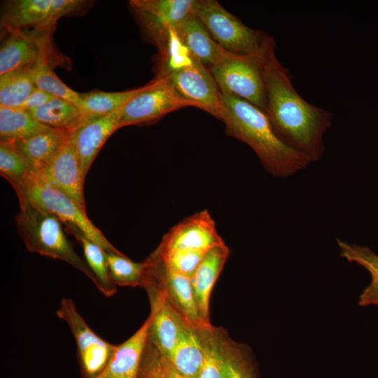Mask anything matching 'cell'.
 <instances>
[{
	"instance_id": "obj_1",
	"label": "cell",
	"mask_w": 378,
	"mask_h": 378,
	"mask_svg": "<svg viewBox=\"0 0 378 378\" xmlns=\"http://www.w3.org/2000/svg\"><path fill=\"white\" fill-rule=\"evenodd\" d=\"M267 110L277 136L311 162L324 153L323 136L330 127L332 114L304 99L295 89L291 75L275 52L262 62Z\"/></svg>"
},
{
	"instance_id": "obj_2",
	"label": "cell",
	"mask_w": 378,
	"mask_h": 378,
	"mask_svg": "<svg viewBox=\"0 0 378 378\" xmlns=\"http://www.w3.org/2000/svg\"><path fill=\"white\" fill-rule=\"evenodd\" d=\"M219 89L226 108L223 121L226 134L251 147L268 173L286 178L311 163L307 156L277 136L263 111L222 88Z\"/></svg>"
},
{
	"instance_id": "obj_3",
	"label": "cell",
	"mask_w": 378,
	"mask_h": 378,
	"mask_svg": "<svg viewBox=\"0 0 378 378\" xmlns=\"http://www.w3.org/2000/svg\"><path fill=\"white\" fill-rule=\"evenodd\" d=\"M19 202L20 211L15 222L27 249L68 263L84 274L96 286L95 276L68 240L62 221L50 212L27 202Z\"/></svg>"
},
{
	"instance_id": "obj_4",
	"label": "cell",
	"mask_w": 378,
	"mask_h": 378,
	"mask_svg": "<svg viewBox=\"0 0 378 378\" xmlns=\"http://www.w3.org/2000/svg\"><path fill=\"white\" fill-rule=\"evenodd\" d=\"M195 15L229 52L264 60L275 50L272 36L247 27L216 0H196Z\"/></svg>"
},
{
	"instance_id": "obj_5",
	"label": "cell",
	"mask_w": 378,
	"mask_h": 378,
	"mask_svg": "<svg viewBox=\"0 0 378 378\" xmlns=\"http://www.w3.org/2000/svg\"><path fill=\"white\" fill-rule=\"evenodd\" d=\"M13 188L19 201L27 202L52 213L65 225H74L106 252H120L88 218L86 210L67 195L41 180L36 172L27 181Z\"/></svg>"
},
{
	"instance_id": "obj_6",
	"label": "cell",
	"mask_w": 378,
	"mask_h": 378,
	"mask_svg": "<svg viewBox=\"0 0 378 378\" xmlns=\"http://www.w3.org/2000/svg\"><path fill=\"white\" fill-rule=\"evenodd\" d=\"M265 60V59H264ZM262 59L232 54L210 71L219 88L267 110Z\"/></svg>"
},
{
	"instance_id": "obj_7",
	"label": "cell",
	"mask_w": 378,
	"mask_h": 378,
	"mask_svg": "<svg viewBox=\"0 0 378 378\" xmlns=\"http://www.w3.org/2000/svg\"><path fill=\"white\" fill-rule=\"evenodd\" d=\"M187 106L197 107L177 92L167 77L159 74L125 106L118 128L148 123Z\"/></svg>"
},
{
	"instance_id": "obj_8",
	"label": "cell",
	"mask_w": 378,
	"mask_h": 378,
	"mask_svg": "<svg viewBox=\"0 0 378 378\" xmlns=\"http://www.w3.org/2000/svg\"><path fill=\"white\" fill-rule=\"evenodd\" d=\"M159 74L167 77L183 98L224 120L226 108L218 85L211 71L195 57L181 67Z\"/></svg>"
},
{
	"instance_id": "obj_9",
	"label": "cell",
	"mask_w": 378,
	"mask_h": 378,
	"mask_svg": "<svg viewBox=\"0 0 378 378\" xmlns=\"http://www.w3.org/2000/svg\"><path fill=\"white\" fill-rule=\"evenodd\" d=\"M56 315L66 323L75 339L84 378L97 376L106 365L115 345L101 338L90 328L71 298H62Z\"/></svg>"
},
{
	"instance_id": "obj_10",
	"label": "cell",
	"mask_w": 378,
	"mask_h": 378,
	"mask_svg": "<svg viewBox=\"0 0 378 378\" xmlns=\"http://www.w3.org/2000/svg\"><path fill=\"white\" fill-rule=\"evenodd\" d=\"M0 48V75L34 66L41 60L54 62L52 31L38 29L7 31Z\"/></svg>"
},
{
	"instance_id": "obj_11",
	"label": "cell",
	"mask_w": 378,
	"mask_h": 378,
	"mask_svg": "<svg viewBox=\"0 0 378 378\" xmlns=\"http://www.w3.org/2000/svg\"><path fill=\"white\" fill-rule=\"evenodd\" d=\"M225 244L214 219L206 210L197 212L174 226L163 237L158 248L164 253L176 251L207 252Z\"/></svg>"
},
{
	"instance_id": "obj_12",
	"label": "cell",
	"mask_w": 378,
	"mask_h": 378,
	"mask_svg": "<svg viewBox=\"0 0 378 378\" xmlns=\"http://www.w3.org/2000/svg\"><path fill=\"white\" fill-rule=\"evenodd\" d=\"M36 176L72 198L85 209L83 192L85 178L72 141L69 136L57 154Z\"/></svg>"
},
{
	"instance_id": "obj_13",
	"label": "cell",
	"mask_w": 378,
	"mask_h": 378,
	"mask_svg": "<svg viewBox=\"0 0 378 378\" xmlns=\"http://www.w3.org/2000/svg\"><path fill=\"white\" fill-rule=\"evenodd\" d=\"M125 106L108 115L89 120L69 133L85 178L102 146L119 129L118 124Z\"/></svg>"
},
{
	"instance_id": "obj_14",
	"label": "cell",
	"mask_w": 378,
	"mask_h": 378,
	"mask_svg": "<svg viewBox=\"0 0 378 378\" xmlns=\"http://www.w3.org/2000/svg\"><path fill=\"white\" fill-rule=\"evenodd\" d=\"M153 318L150 311L146 321L130 338L115 345L105 368L93 378H139Z\"/></svg>"
},
{
	"instance_id": "obj_15",
	"label": "cell",
	"mask_w": 378,
	"mask_h": 378,
	"mask_svg": "<svg viewBox=\"0 0 378 378\" xmlns=\"http://www.w3.org/2000/svg\"><path fill=\"white\" fill-rule=\"evenodd\" d=\"M153 318L148 340L165 357L168 358L185 328L189 325L160 295H148Z\"/></svg>"
},
{
	"instance_id": "obj_16",
	"label": "cell",
	"mask_w": 378,
	"mask_h": 378,
	"mask_svg": "<svg viewBox=\"0 0 378 378\" xmlns=\"http://www.w3.org/2000/svg\"><path fill=\"white\" fill-rule=\"evenodd\" d=\"M230 253L225 244L209 250L190 278L195 304L200 319L206 328L212 327L209 317V298L213 287Z\"/></svg>"
},
{
	"instance_id": "obj_17",
	"label": "cell",
	"mask_w": 378,
	"mask_h": 378,
	"mask_svg": "<svg viewBox=\"0 0 378 378\" xmlns=\"http://www.w3.org/2000/svg\"><path fill=\"white\" fill-rule=\"evenodd\" d=\"M170 27L190 55L205 66L211 68L233 54L213 39L195 15Z\"/></svg>"
},
{
	"instance_id": "obj_18",
	"label": "cell",
	"mask_w": 378,
	"mask_h": 378,
	"mask_svg": "<svg viewBox=\"0 0 378 378\" xmlns=\"http://www.w3.org/2000/svg\"><path fill=\"white\" fill-rule=\"evenodd\" d=\"M52 0H17L8 1L1 13V25L7 31L32 28L52 31L47 28Z\"/></svg>"
},
{
	"instance_id": "obj_19",
	"label": "cell",
	"mask_w": 378,
	"mask_h": 378,
	"mask_svg": "<svg viewBox=\"0 0 378 378\" xmlns=\"http://www.w3.org/2000/svg\"><path fill=\"white\" fill-rule=\"evenodd\" d=\"M70 132L50 128L12 143L34 170L45 168L60 150Z\"/></svg>"
},
{
	"instance_id": "obj_20",
	"label": "cell",
	"mask_w": 378,
	"mask_h": 378,
	"mask_svg": "<svg viewBox=\"0 0 378 378\" xmlns=\"http://www.w3.org/2000/svg\"><path fill=\"white\" fill-rule=\"evenodd\" d=\"M204 357V346L200 330L188 325L175 348L167 358L181 374L197 378Z\"/></svg>"
},
{
	"instance_id": "obj_21",
	"label": "cell",
	"mask_w": 378,
	"mask_h": 378,
	"mask_svg": "<svg viewBox=\"0 0 378 378\" xmlns=\"http://www.w3.org/2000/svg\"><path fill=\"white\" fill-rule=\"evenodd\" d=\"M29 113L41 124L68 132L74 131L87 122L78 106L58 97Z\"/></svg>"
},
{
	"instance_id": "obj_22",
	"label": "cell",
	"mask_w": 378,
	"mask_h": 378,
	"mask_svg": "<svg viewBox=\"0 0 378 378\" xmlns=\"http://www.w3.org/2000/svg\"><path fill=\"white\" fill-rule=\"evenodd\" d=\"M196 0H133L136 13L165 26H174L195 15Z\"/></svg>"
},
{
	"instance_id": "obj_23",
	"label": "cell",
	"mask_w": 378,
	"mask_h": 378,
	"mask_svg": "<svg viewBox=\"0 0 378 378\" xmlns=\"http://www.w3.org/2000/svg\"><path fill=\"white\" fill-rule=\"evenodd\" d=\"M67 230L80 243L86 263L97 280L96 287L106 297H111L117 288L112 281L106 258V251L99 245L87 238L74 225H66Z\"/></svg>"
},
{
	"instance_id": "obj_24",
	"label": "cell",
	"mask_w": 378,
	"mask_h": 378,
	"mask_svg": "<svg viewBox=\"0 0 378 378\" xmlns=\"http://www.w3.org/2000/svg\"><path fill=\"white\" fill-rule=\"evenodd\" d=\"M146 85L139 88L115 92H90L80 93L77 106L87 121L108 115L126 105L136 95L142 92Z\"/></svg>"
},
{
	"instance_id": "obj_25",
	"label": "cell",
	"mask_w": 378,
	"mask_h": 378,
	"mask_svg": "<svg viewBox=\"0 0 378 378\" xmlns=\"http://www.w3.org/2000/svg\"><path fill=\"white\" fill-rule=\"evenodd\" d=\"M50 128L36 121L29 111L20 108L0 107L1 141L13 142Z\"/></svg>"
},
{
	"instance_id": "obj_26",
	"label": "cell",
	"mask_w": 378,
	"mask_h": 378,
	"mask_svg": "<svg viewBox=\"0 0 378 378\" xmlns=\"http://www.w3.org/2000/svg\"><path fill=\"white\" fill-rule=\"evenodd\" d=\"M32 66L0 75V107L20 108L36 88Z\"/></svg>"
},
{
	"instance_id": "obj_27",
	"label": "cell",
	"mask_w": 378,
	"mask_h": 378,
	"mask_svg": "<svg viewBox=\"0 0 378 378\" xmlns=\"http://www.w3.org/2000/svg\"><path fill=\"white\" fill-rule=\"evenodd\" d=\"M110 276L115 286L143 287L147 266L146 260L136 262L122 253L106 252Z\"/></svg>"
},
{
	"instance_id": "obj_28",
	"label": "cell",
	"mask_w": 378,
	"mask_h": 378,
	"mask_svg": "<svg viewBox=\"0 0 378 378\" xmlns=\"http://www.w3.org/2000/svg\"><path fill=\"white\" fill-rule=\"evenodd\" d=\"M200 330L204 346V357L197 378H225L222 331L213 327Z\"/></svg>"
},
{
	"instance_id": "obj_29",
	"label": "cell",
	"mask_w": 378,
	"mask_h": 378,
	"mask_svg": "<svg viewBox=\"0 0 378 378\" xmlns=\"http://www.w3.org/2000/svg\"><path fill=\"white\" fill-rule=\"evenodd\" d=\"M36 172L29 162L8 141L0 142V173L15 188L27 181Z\"/></svg>"
},
{
	"instance_id": "obj_30",
	"label": "cell",
	"mask_w": 378,
	"mask_h": 378,
	"mask_svg": "<svg viewBox=\"0 0 378 378\" xmlns=\"http://www.w3.org/2000/svg\"><path fill=\"white\" fill-rule=\"evenodd\" d=\"M32 76L36 88L77 106L80 93L71 90L52 71L50 62L41 60L34 64L32 66Z\"/></svg>"
},
{
	"instance_id": "obj_31",
	"label": "cell",
	"mask_w": 378,
	"mask_h": 378,
	"mask_svg": "<svg viewBox=\"0 0 378 378\" xmlns=\"http://www.w3.org/2000/svg\"><path fill=\"white\" fill-rule=\"evenodd\" d=\"M222 348L225 378H255L246 346L235 343L223 334Z\"/></svg>"
},
{
	"instance_id": "obj_32",
	"label": "cell",
	"mask_w": 378,
	"mask_h": 378,
	"mask_svg": "<svg viewBox=\"0 0 378 378\" xmlns=\"http://www.w3.org/2000/svg\"><path fill=\"white\" fill-rule=\"evenodd\" d=\"M155 251L168 267L189 278L193 275L206 253L199 251L164 253L158 247Z\"/></svg>"
},
{
	"instance_id": "obj_33",
	"label": "cell",
	"mask_w": 378,
	"mask_h": 378,
	"mask_svg": "<svg viewBox=\"0 0 378 378\" xmlns=\"http://www.w3.org/2000/svg\"><path fill=\"white\" fill-rule=\"evenodd\" d=\"M340 255L348 262H356L365 268L372 276L378 278V255L370 248L337 239Z\"/></svg>"
},
{
	"instance_id": "obj_34",
	"label": "cell",
	"mask_w": 378,
	"mask_h": 378,
	"mask_svg": "<svg viewBox=\"0 0 378 378\" xmlns=\"http://www.w3.org/2000/svg\"><path fill=\"white\" fill-rule=\"evenodd\" d=\"M55 97L52 94L36 87L20 108L30 111L46 104Z\"/></svg>"
},
{
	"instance_id": "obj_35",
	"label": "cell",
	"mask_w": 378,
	"mask_h": 378,
	"mask_svg": "<svg viewBox=\"0 0 378 378\" xmlns=\"http://www.w3.org/2000/svg\"><path fill=\"white\" fill-rule=\"evenodd\" d=\"M360 306L378 305V278L372 276L370 284L363 290L358 300Z\"/></svg>"
},
{
	"instance_id": "obj_36",
	"label": "cell",
	"mask_w": 378,
	"mask_h": 378,
	"mask_svg": "<svg viewBox=\"0 0 378 378\" xmlns=\"http://www.w3.org/2000/svg\"><path fill=\"white\" fill-rule=\"evenodd\" d=\"M163 358H164V368H165L166 373L168 378H195V377H188V376L181 374L171 365L169 360L164 356H163Z\"/></svg>"
},
{
	"instance_id": "obj_37",
	"label": "cell",
	"mask_w": 378,
	"mask_h": 378,
	"mask_svg": "<svg viewBox=\"0 0 378 378\" xmlns=\"http://www.w3.org/2000/svg\"><path fill=\"white\" fill-rule=\"evenodd\" d=\"M139 378H155V377L144 365L141 364Z\"/></svg>"
}]
</instances>
